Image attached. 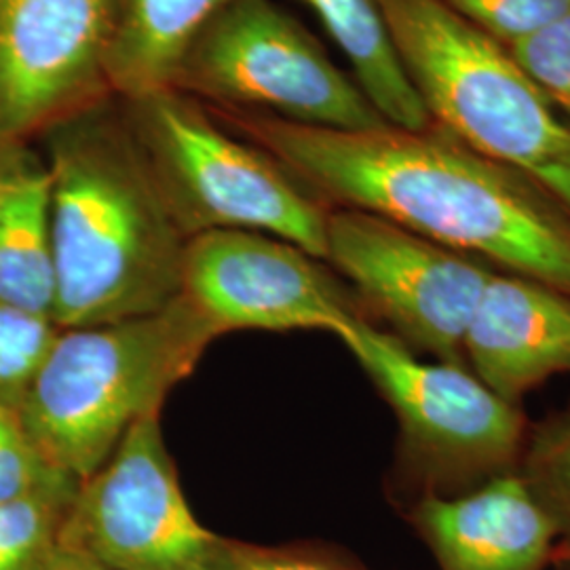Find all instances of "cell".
I'll use <instances>...</instances> for the list:
<instances>
[{
	"mask_svg": "<svg viewBox=\"0 0 570 570\" xmlns=\"http://www.w3.org/2000/svg\"><path fill=\"white\" fill-rule=\"evenodd\" d=\"M216 115L320 204L379 216L570 298L569 212L444 129H330L223 108Z\"/></svg>",
	"mask_w": 570,
	"mask_h": 570,
	"instance_id": "obj_1",
	"label": "cell"
},
{
	"mask_svg": "<svg viewBox=\"0 0 570 570\" xmlns=\"http://www.w3.org/2000/svg\"><path fill=\"white\" fill-rule=\"evenodd\" d=\"M45 134L56 326L131 320L180 298L188 237L125 121L94 104Z\"/></svg>",
	"mask_w": 570,
	"mask_h": 570,
	"instance_id": "obj_2",
	"label": "cell"
},
{
	"mask_svg": "<svg viewBox=\"0 0 570 570\" xmlns=\"http://www.w3.org/2000/svg\"><path fill=\"white\" fill-rule=\"evenodd\" d=\"M220 336L184 296L140 317L60 327L21 397V421L45 459L82 482L140 419L161 412Z\"/></svg>",
	"mask_w": 570,
	"mask_h": 570,
	"instance_id": "obj_3",
	"label": "cell"
},
{
	"mask_svg": "<svg viewBox=\"0 0 570 570\" xmlns=\"http://www.w3.org/2000/svg\"><path fill=\"white\" fill-rule=\"evenodd\" d=\"M397 58L435 127L541 186L570 214V122L508 47L442 0H379Z\"/></svg>",
	"mask_w": 570,
	"mask_h": 570,
	"instance_id": "obj_4",
	"label": "cell"
},
{
	"mask_svg": "<svg viewBox=\"0 0 570 570\" xmlns=\"http://www.w3.org/2000/svg\"><path fill=\"white\" fill-rule=\"evenodd\" d=\"M125 117L184 235L252 230L326 263V205L265 150L228 134L195 98L167 87L125 100Z\"/></svg>",
	"mask_w": 570,
	"mask_h": 570,
	"instance_id": "obj_5",
	"label": "cell"
},
{
	"mask_svg": "<svg viewBox=\"0 0 570 570\" xmlns=\"http://www.w3.org/2000/svg\"><path fill=\"white\" fill-rule=\"evenodd\" d=\"M223 110L330 129L389 125L324 47L271 0H233L186 49L171 82Z\"/></svg>",
	"mask_w": 570,
	"mask_h": 570,
	"instance_id": "obj_6",
	"label": "cell"
},
{
	"mask_svg": "<svg viewBox=\"0 0 570 570\" xmlns=\"http://www.w3.org/2000/svg\"><path fill=\"white\" fill-rule=\"evenodd\" d=\"M338 341L393 407L410 465L433 487L468 484L510 473L527 421L468 367L429 364L400 338L366 320Z\"/></svg>",
	"mask_w": 570,
	"mask_h": 570,
	"instance_id": "obj_7",
	"label": "cell"
},
{
	"mask_svg": "<svg viewBox=\"0 0 570 570\" xmlns=\"http://www.w3.org/2000/svg\"><path fill=\"white\" fill-rule=\"evenodd\" d=\"M225 541L186 503L161 412L140 419L79 482L60 529L61 548L110 570H218Z\"/></svg>",
	"mask_w": 570,
	"mask_h": 570,
	"instance_id": "obj_8",
	"label": "cell"
},
{
	"mask_svg": "<svg viewBox=\"0 0 570 570\" xmlns=\"http://www.w3.org/2000/svg\"><path fill=\"white\" fill-rule=\"evenodd\" d=\"M326 265L395 330L440 362L468 367L465 334L489 266L357 209H330Z\"/></svg>",
	"mask_w": 570,
	"mask_h": 570,
	"instance_id": "obj_9",
	"label": "cell"
},
{
	"mask_svg": "<svg viewBox=\"0 0 570 570\" xmlns=\"http://www.w3.org/2000/svg\"><path fill=\"white\" fill-rule=\"evenodd\" d=\"M183 296L220 334L322 330L341 336L364 320L324 261L285 239L252 230H209L190 237Z\"/></svg>",
	"mask_w": 570,
	"mask_h": 570,
	"instance_id": "obj_10",
	"label": "cell"
},
{
	"mask_svg": "<svg viewBox=\"0 0 570 570\" xmlns=\"http://www.w3.org/2000/svg\"><path fill=\"white\" fill-rule=\"evenodd\" d=\"M122 0H0V140H28L108 87Z\"/></svg>",
	"mask_w": 570,
	"mask_h": 570,
	"instance_id": "obj_11",
	"label": "cell"
},
{
	"mask_svg": "<svg viewBox=\"0 0 570 570\" xmlns=\"http://www.w3.org/2000/svg\"><path fill=\"white\" fill-rule=\"evenodd\" d=\"M412 522L442 570H541L560 532L529 480L511 471L465 497L428 494Z\"/></svg>",
	"mask_w": 570,
	"mask_h": 570,
	"instance_id": "obj_12",
	"label": "cell"
},
{
	"mask_svg": "<svg viewBox=\"0 0 570 570\" xmlns=\"http://www.w3.org/2000/svg\"><path fill=\"white\" fill-rule=\"evenodd\" d=\"M463 348L475 376L518 404L553 374L570 372V298L522 275L492 273Z\"/></svg>",
	"mask_w": 570,
	"mask_h": 570,
	"instance_id": "obj_13",
	"label": "cell"
},
{
	"mask_svg": "<svg viewBox=\"0 0 570 570\" xmlns=\"http://www.w3.org/2000/svg\"><path fill=\"white\" fill-rule=\"evenodd\" d=\"M0 303L53 320L51 169L28 140H0Z\"/></svg>",
	"mask_w": 570,
	"mask_h": 570,
	"instance_id": "obj_14",
	"label": "cell"
},
{
	"mask_svg": "<svg viewBox=\"0 0 570 570\" xmlns=\"http://www.w3.org/2000/svg\"><path fill=\"white\" fill-rule=\"evenodd\" d=\"M233 0H122L108 87L122 100L171 87L186 49Z\"/></svg>",
	"mask_w": 570,
	"mask_h": 570,
	"instance_id": "obj_15",
	"label": "cell"
},
{
	"mask_svg": "<svg viewBox=\"0 0 570 570\" xmlns=\"http://www.w3.org/2000/svg\"><path fill=\"white\" fill-rule=\"evenodd\" d=\"M301 2L324 23L351 63L355 82L389 125L410 131L433 127L425 104L397 58L379 0Z\"/></svg>",
	"mask_w": 570,
	"mask_h": 570,
	"instance_id": "obj_16",
	"label": "cell"
},
{
	"mask_svg": "<svg viewBox=\"0 0 570 570\" xmlns=\"http://www.w3.org/2000/svg\"><path fill=\"white\" fill-rule=\"evenodd\" d=\"M77 489L79 484L0 505V570H47Z\"/></svg>",
	"mask_w": 570,
	"mask_h": 570,
	"instance_id": "obj_17",
	"label": "cell"
},
{
	"mask_svg": "<svg viewBox=\"0 0 570 570\" xmlns=\"http://www.w3.org/2000/svg\"><path fill=\"white\" fill-rule=\"evenodd\" d=\"M60 327L51 317L0 303V402L20 406Z\"/></svg>",
	"mask_w": 570,
	"mask_h": 570,
	"instance_id": "obj_18",
	"label": "cell"
},
{
	"mask_svg": "<svg viewBox=\"0 0 570 570\" xmlns=\"http://www.w3.org/2000/svg\"><path fill=\"white\" fill-rule=\"evenodd\" d=\"M77 484L45 459L18 406L0 402V505Z\"/></svg>",
	"mask_w": 570,
	"mask_h": 570,
	"instance_id": "obj_19",
	"label": "cell"
},
{
	"mask_svg": "<svg viewBox=\"0 0 570 570\" xmlns=\"http://www.w3.org/2000/svg\"><path fill=\"white\" fill-rule=\"evenodd\" d=\"M508 51L530 81L570 119V11L513 42Z\"/></svg>",
	"mask_w": 570,
	"mask_h": 570,
	"instance_id": "obj_20",
	"label": "cell"
},
{
	"mask_svg": "<svg viewBox=\"0 0 570 570\" xmlns=\"http://www.w3.org/2000/svg\"><path fill=\"white\" fill-rule=\"evenodd\" d=\"M490 39L510 47L570 11V0H442Z\"/></svg>",
	"mask_w": 570,
	"mask_h": 570,
	"instance_id": "obj_21",
	"label": "cell"
},
{
	"mask_svg": "<svg viewBox=\"0 0 570 570\" xmlns=\"http://www.w3.org/2000/svg\"><path fill=\"white\" fill-rule=\"evenodd\" d=\"M218 570H370L317 546H254L226 539Z\"/></svg>",
	"mask_w": 570,
	"mask_h": 570,
	"instance_id": "obj_22",
	"label": "cell"
},
{
	"mask_svg": "<svg viewBox=\"0 0 570 570\" xmlns=\"http://www.w3.org/2000/svg\"><path fill=\"white\" fill-rule=\"evenodd\" d=\"M529 482L558 527L570 524V431L558 428L534 446Z\"/></svg>",
	"mask_w": 570,
	"mask_h": 570,
	"instance_id": "obj_23",
	"label": "cell"
},
{
	"mask_svg": "<svg viewBox=\"0 0 570 570\" xmlns=\"http://www.w3.org/2000/svg\"><path fill=\"white\" fill-rule=\"evenodd\" d=\"M47 570H110L106 569L104 564H100L98 560L79 553V551L68 550V548H61L58 546V550L53 553L51 562Z\"/></svg>",
	"mask_w": 570,
	"mask_h": 570,
	"instance_id": "obj_24",
	"label": "cell"
},
{
	"mask_svg": "<svg viewBox=\"0 0 570 570\" xmlns=\"http://www.w3.org/2000/svg\"><path fill=\"white\" fill-rule=\"evenodd\" d=\"M562 428L567 429V431H570V423H567V425H562Z\"/></svg>",
	"mask_w": 570,
	"mask_h": 570,
	"instance_id": "obj_25",
	"label": "cell"
}]
</instances>
